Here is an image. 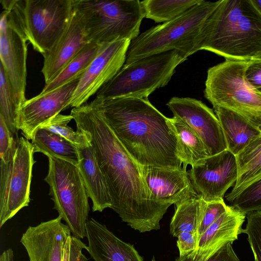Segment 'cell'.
I'll use <instances>...</instances> for the list:
<instances>
[{
	"label": "cell",
	"mask_w": 261,
	"mask_h": 261,
	"mask_svg": "<svg viewBox=\"0 0 261 261\" xmlns=\"http://www.w3.org/2000/svg\"><path fill=\"white\" fill-rule=\"evenodd\" d=\"M205 203V201L197 195L175 205V211L170 223V234L174 237L183 232L197 235Z\"/></svg>",
	"instance_id": "obj_26"
},
{
	"label": "cell",
	"mask_w": 261,
	"mask_h": 261,
	"mask_svg": "<svg viewBox=\"0 0 261 261\" xmlns=\"http://www.w3.org/2000/svg\"><path fill=\"white\" fill-rule=\"evenodd\" d=\"M81 135L77 145L79 161L77 167L92 202L93 212H102L110 208L112 199L108 187L97 161L91 144L87 136L76 129Z\"/></svg>",
	"instance_id": "obj_21"
},
{
	"label": "cell",
	"mask_w": 261,
	"mask_h": 261,
	"mask_svg": "<svg viewBox=\"0 0 261 261\" xmlns=\"http://www.w3.org/2000/svg\"><path fill=\"white\" fill-rule=\"evenodd\" d=\"M19 138H17L7 127L0 116V158L7 163L14 156Z\"/></svg>",
	"instance_id": "obj_34"
},
{
	"label": "cell",
	"mask_w": 261,
	"mask_h": 261,
	"mask_svg": "<svg viewBox=\"0 0 261 261\" xmlns=\"http://www.w3.org/2000/svg\"><path fill=\"white\" fill-rule=\"evenodd\" d=\"M130 41L125 39L101 44L96 56L80 79L69 108L86 103L116 75L125 63Z\"/></svg>",
	"instance_id": "obj_11"
},
{
	"label": "cell",
	"mask_w": 261,
	"mask_h": 261,
	"mask_svg": "<svg viewBox=\"0 0 261 261\" xmlns=\"http://www.w3.org/2000/svg\"><path fill=\"white\" fill-rule=\"evenodd\" d=\"M197 50L225 60L261 58V13L252 0H221L202 29Z\"/></svg>",
	"instance_id": "obj_3"
},
{
	"label": "cell",
	"mask_w": 261,
	"mask_h": 261,
	"mask_svg": "<svg viewBox=\"0 0 261 261\" xmlns=\"http://www.w3.org/2000/svg\"><path fill=\"white\" fill-rule=\"evenodd\" d=\"M86 250L94 261H144L133 245L115 236L93 218L86 226Z\"/></svg>",
	"instance_id": "obj_20"
},
{
	"label": "cell",
	"mask_w": 261,
	"mask_h": 261,
	"mask_svg": "<svg viewBox=\"0 0 261 261\" xmlns=\"http://www.w3.org/2000/svg\"><path fill=\"white\" fill-rule=\"evenodd\" d=\"M86 247L87 246L81 241V239L71 236L69 261H88V258L83 253V250L86 249Z\"/></svg>",
	"instance_id": "obj_38"
},
{
	"label": "cell",
	"mask_w": 261,
	"mask_h": 261,
	"mask_svg": "<svg viewBox=\"0 0 261 261\" xmlns=\"http://www.w3.org/2000/svg\"><path fill=\"white\" fill-rule=\"evenodd\" d=\"M201 0H144L141 1L145 18L155 22L170 21L199 3Z\"/></svg>",
	"instance_id": "obj_27"
},
{
	"label": "cell",
	"mask_w": 261,
	"mask_h": 261,
	"mask_svg": "<svg viewBox=\"0 0 261 261\" xmlns=\"http://www.w3.org/2000/svg\"><path fill=\"white\" fill-rule=\"evenodd\" d=\"M226 140L227 149L236 155L252 140L261 135V129L232 110L214 107Z\"/></svg>",
	"instance_id": "obj_22"
},
{
	"label": "cell",
	"mask_w": 261,
	"mask_h": 261,
	"mask_svg": "<svg viewBox=\"0 0 261 261\" xmlns=\"http://www.w3.org/2000/svg\"><path fill=\"white\" fill-rule=\"evenodd\" d=\"M31 140L35 153L41 152L47 157L62 159L77 166V146L62 136L39 127Z\"/></svg>",
	"instance_id": "obj_24"
},
{
	"label": "cell",
	"mask_w": 261,
	"mask_h": 261,
	"mask_svg": "<svg viewBox=\"0 0 261 261\" xmlns=\"http://www.w3.org/2000/svg\"><path fill=\"white\" fill-rule=\"evenodd\" d=\"M70 239H71V237L69 238V239L68 240V241L66 243V246H65V247L64 249L63 261H69Z\"/></svg>",
	"instance_id": "obj_40"
},
{
	"label": "cell",
	"mask_w": 261,
	"mask_h": 261,
	"mask_svg": "<svg viewBox=\"0 0 261 261\" xmlns=\"http://www.w3.org/2000/svg\"><path fill=\"white\" fill-rule=\"evenodd\" d=\"M101 44H86L49 83L45 84L41 93H45L75 80L80 79L96 56Z\"/></svg>",
	"instance_id": "obj_25"
},
{
	"label": "cell",
	"mask_w": 261,
	"mask_h": 261,
	"mask_svg": "<svg viewBox=\"0 0 261 261\" xmlns=\"http://www.w3.org/2000/svg\"><path fill=\"white\" fill-rule=\"evenodd\" d=\"M79 80L27 99L20 112L19 130L24 138L32 140L34 132L40 126L69 108Z\"/></svg>",
	"instance_id": "obj_16"
},
{
	"label": "cell",
	"mask_w": 261,
	"mask_h": 261,
	"mask_svg": "<svg viewBox=\"0 0 261 261\" xmlns=\"http://www.w3.org/2000/svg\"><path fill=\"white\" fill-rule=\"evenodd\" d=\"M21 34L42 55L60 38L69 21L73 0H1Z\"/></svg>",
	"instance_id": "obj_5"
},
{
	"label": "cell",
	"mask_w": 261,
	"mask_h": 261,
	"mask_svg": "<svg viewBox=\"0 0 261 261\" xmlns=\"http://www.w3.org/2000/svg\"><path fill=\"white\" fill-rule=\"evenodd\" d=\"M220 2L201 0L177 18L140 34L130 41L124 65L172 50L179 53L186 60L197 51L202 29Z\"/></svg>",
	"instance_id": "obj_4"
},
{
	"label": "cell",
	"mask_w": 261,
	"mask_h": 261,
	"mask_svg": "<svg viewBox=\"0 0 261 261\" xmlns=\"http://www.w3.org/2000/svg\"><path fill=\"white\" fill-rule=\"evenodd\" d=\"M185 61L179 53L172 50L123 65L98 90L96 97L148 98L156 89L168 85L176 68Z\"/></svg>",
	"instance_id": "obj_7"
},
{
	"label": "cell",
	"mask_w": 261,
	"mask_h": 261,
	"mask_svg": "<svg viewBox=\"0 0 261 261\" xmlns=\"http://www.w3.org/2000/svg\"><path fill=\"white\" fill-rule=\"evenodd\" d=\"M253 4L261 13V0H252Z\"/></svg>",
	"instance_id": "obj_41"
},
{
	"label": "cell",
	"mask_w": 261,
	"mask_h": 261,
	"mask_svg": "<svg viewBox=\"0 0 261 261\" xmlns=\"http://www.w3.org/2000/svg\"><path fill=\"white\" fill-rule=\"evenodd\" d=\"M83 18L90 42L99 44L140 34L145 13L139 0H73Z\"/></svg>",
	"instance_id": "obj_6"
},
{
	"label": "cell",
	"mask_w": 261,
	"mask_h": 261,
	"mask_svg": "<svg viewBox=\"0 0 261 261\" xmlns=\"http://www.w3.org/2000/svg\"><path fill=\"white\" fill-rule=\"evenodd\" d=\"M94 100L101 115L130 156L141 166L182 167L177 138L165 116L148 98Z\"/></svg>",
	"instance_id": "obj_2"
},
{
	"label": "cell",
	"mask_w": 261,
	"mask_h": 261,
	"mask_svg": "<svg viewBox=\"0 0 261 261\" xmlns=\"http://www.w3.org/2000/svg\"><path fill=\"white\" fill-rule=\"evenodd\" d=\"M72 234L61 217L29 226L20 239L29 261H63L64 249Z\"/></svg>",
	"instance_id": "obj_15"
},
{
	"label": "cell",
	"mask_w": 261,
	"mask_h": 261,
	"mask_svg": "<svg viewBox=\"0 0 261 261\" xmlns=\"http://www.w3.org/2000/svg\"><path fill=\"white\" fill-rule=\"evenodd\" d=\"M232 243H228L206 261H240L236 254ZM175 261H192L186 256L177 257Z\"/></svg>",
	"instance_id": "obj_37"
},
{
	"label": "cell",
	"mask_w": 261,
	"mask_h": 261,
	"mask_svg": "<svg viewBox=\"0 0 261 261\" xmlns=\"http://www.w3.org/2000/svg\"><path fill=\"white\" fill-rule=\"evenodd\" d=\"M141 168L151 197L159 203L176 205L197 195L186 167L168 169L141 165Z\"/></svg>",
	"instance_id": "obj_17"
},
{
	"label": "cell",
	"mask_w": 261,
	"mask_h": 261,
	"mask_svg": "<svg viewBox=\"0 0 261 261\" xmlns=\"http://www.w3.org/2000/svg\"><path fill=\"white\" fill-rule=\"evenodd\" d=\"M166 105L176 117L190 126L204 144L210 156L227 149L224 133L213 110L201 100L173 97Z\"/></svg>",
	"instance_id": "obj_13"
},
{
	"label": "cell",
	"mask_w": 261,
	"mask_h": 261,
	"mask_svg": "<svg viewBox=\"0 0 261 261\" xmlns=\"http://www.w3.org/2000/svg\"><path fill=\"white\" fill-rule=\"evenodd\" d=\"M228 206L225 204L223 199L205 201L202 219L197 233L198 240L205 230L226 211Z\"/></svg>",
	"instance_id": "obj_33"
},
{
	"label": "cell",
	"mask_w": 261,
	"mask_h": 261,
	"mask_svg": "<svg viewBox=\"0 0 261 261\" xmlns=\"http://www.w3.org/2000/svg\"><path fill=\"white\" fill-rule=\"evenodd\" d=\"M90 41L81 15L73 9L68 24L53 46L43 54L41 70L45 84L49 83L64 66Z\"/></svg>",
	"instance_id": "obj_18"
},
{
	"label": "cell",
	"mask_w": 261,
	"mask_h": 261,
	"mask_svg": "<svg viewBox=\"0 0 261 261\" xmlns=\"http://www.w3.org/2000/svg\"><path fill=\"white\" fill-rule=\"evenodd\" d=\"M151 261H156V260L155 259V258L153 256L151 259Z\"/></svg>",
	"instance_id": "obj_42"
},
{
	"label": "cell",
	"mask_w": 261,
	"mask_h": 261,
	"mask_svg": "<svg viewBox=\"0 0 261 261\" xmlns=\"http://www.w3.org/2000/svg\"><path fill=\"white\" fill-rule=\"evenodd\" d=\"M168 121L177 139L182 166L193 167L210 156L201 139L186 122L175 116L168 118Z\"/></svg>",
	"instance_id": "obj_23"
},
{
	"label": "cell",
	"mask_w": 261,
	"mask_h": 261,
	"mask_svg": "<svg viewBox=\"0 0 261 261\" xmlns=\"http://www.w3.org/2000/svg\"><path fill=\"white\" fill-rule=\"evenodd\" d=\"M248 63L225 60L208 68L204 96L213 107L236 111L261 129V94L245 79Z\"/></svg>",
	"instance_id": "obj_8"
},
{
	"label": "cell",
	"mask_w": 261,
	"mask_h": 261,
	"mask_svg": "<svg viewBox=\"0 0 261 261\" xmlns=\"http://www.w3.org/2000/svg\"><path fill=\"white\" fill-rule=\"evenodd\" d=\"M236 158L238 176L232 190L244 185L261 168V135L252 140Z\"/></svg>",
	"instance_id": "obj_28"
},
{
	"label": "cell",
	"mask_w": 261,
	"mask_h": 261,
	"mask_svg": "<svg viewBox=\"0 0 261 261\" xmlns=\"http://www.w3.org/2000/svg\"><path fill=\"white\" fill-rule=\"evenodd\" d=\"M27 40L9 18L5 10L1 14L0 57L11 85L18 106L27 100Z\"/></svg>",
	"instance_id": "obj_14"
},
{
	"label": "cell",
	"mask_w": 261,
	"mask_h": 261,
	"mask_svg": "<svg viewBox=\"0 0 261 261\" xmlns=\"http://www.w3.org/2000/svg\"><path fill=\"white\" fill-rule=\"evenodd\" d=\"M261 178V168L259 169V170L256 173V174L247 182H246L244 185L241 186L240 187L237 188L235 190H232V191L228 194L226 196V198L227 201H229L240 190H241L243 187H244L245 186L248 185V184L253 182L259 178Z\"/></svg>",
	"instance_id": "obj_39"
},
{
	"label": "cell",
	"mask_w": 261,
	"mask_h": 261,
	"mask_svg": "<svg viewBox=\"0 0 261 261\" xmlns=\"http://www.w3.org/2000/svg\"><path fill=\"white\" fill-rule=\"evenodd\" d=\"M72 119L73 117L70 114L64 115L59 114L39 127L59 135L77 146L80 142L81 135L68 126V123Z\"/></svg>",
	"instance_id": "obj_32"
},
{
	"label": "cell",
	"mask_w": 261,
	"mask_h": 261,
	"mask_svg": "<svg viewBox=\"0 0 261 261\" xmlns=\"http://www.w3.org/2000/svg\"><path fill=\"white\" fill-rule=\"evenodd\" d=\"M20 108L18 106L7 73L0 65V116L17 138L19 130Z\"/></svg>",
	"instance_id": "obj_29"
},
{
	"label": "cell",
	"mask_w": 261,
	"mask_h": 261,
	"mask_svg": "<svg viewBox=\"0 0 261 261\" xmlns=\"http://www.w3.org/2000/svg\"><path fill=\"white\" fill-rule=\"evenodd\" d=\"M197 194L209 202L223 199L238 176L236 155L228 149L206 158L188 171Z\"/></svg>",
	"instance_id": "obj_12"
},
{
	"label": "cell",
	"mask_w": 261,
	"mask_h": 261,
	"mask_svg": "<svg viewBox=\"0 0 261 261\" xmlns=\"http://www.w3.org/2000/svg\"><path fill=\"white\" fill-rule=\"evenodd\" d=\"M229 202L230 206L246 214L261 210V178L243 187Z\"/></svg>",
	"instance_id": "obj_30"
},
{
	"label": "cell",
	"mask_w": 261,
	"mask_h": 261,
	"mask_svg": "<svg viewBox=\"0 0 261 261\" xmlns=\"http://www.w3.org/2000/svg\"><path fill=\"white\" fill-rule=\"evenodd\" d=\"M245 76L250 86L261 94V58L249 61Z\"/></svg>",
	"instance_id": "obj_35"
},
{
	"label": "cell",
	"mask_w": 261,
	"mask_h": 261,
	"mask_svg": "<svg viewBox=\"0 0 261 261\" xmlns=\"http://www.w3.org/2000/svg\"><path fill=\"white\" fill-rule=\"evenodd\" d=\"M34 153L32 143L21 137L13 159L1 161L0 228L29 204Z\"/></svg>",
	"instance_id": "obj_10"
},
{
	"label": "cell",
	"mask_w": 261,
	"mask_h": 261,
	"mask_svg": "<svg viewBox=\"0 0 261 261\" xmlns=\"http://www.w3.org/2000/svg\"><path fill=\"white\" fill-rule=\"evenodd\" d=\"M177 238L176 243L179 252V256H188L196 250L198 242L196 234L183 232L179 233Z\"/></svg>",
	"instance_id": "obj_36"
},
{
	"label": "cell",
	"mask_w": 261,
	"mask_h": 261,
	"mask_svg": "<svg viewBox=\"0 0 261 261\" xmlns=\"http://www.w3.org/2000/svg\"><path fill=\"white\" fill-rule=\"evenodd\" d=\"M48 159L44 180L49 186L54 209L69 227L72 236L83 239L89 220V197L78 167L59 158Z\"/></svg>",
	"instance_id": "obj_9"
},
{
	"label": "cell",
	"mask_w": 261,
	"mask_h": 261,
	"mask_svg": "<svg viewBox=\"0 0 261 261\" xmlns=\"http://www.w3.org/2000/svg\"><path fill=\"white\" fill-rule=\"evenodd\" d=\"M246 215L228 206L226 211L199 238L196 250L186 257L192 261H206L228 243H233L243 233Z\"/></svg>",
	"instance_id": "obj_19"
},
{
	"label": "cell",
	"mask_w": 261,
	"mask_h": 261,
	"mask_svg": "<svg viewBox=\"0 0 261 261\" xmlns=\"http://www.w3.org/2000/svg\"><path fill=\"white\" fill-rule=\"evenodd\" d=\"M70 115L76 129L87 136L93 147L111 197L110 208L123 222L140 232L159 229L160 221L170 205L152 199L141 165L116 138L95 101L73 108Z\"/></svg>",
	"instance_id": "obj_1"
},
{
	"label": "cell",
	"mask_w": 261,
	"mask_h": 261,
	"mask_svg": "<svg viewBox=\"0 0 261 261\" xmlns=\"http://www.w3.org/2000/svg\"><path fill=\"white\" fill-rule=\"evenodd\" d=\"M247 223L243 233L247 240L254 257V261H261V210L247 214Z\"/></svg>",
	"instance_id": "obj_31"
}]
</instances>
